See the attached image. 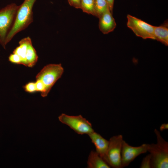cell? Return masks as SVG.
<instances>
[{
	"instance_id": "obj_1",
	"label": "cell",
	"mask_w": 168,
	"mask_h": 168,
	"mask_svg": "<svg viewBox=\"0 0 168 168\" xmlns=\"http://www.w3.org/2000/svg\"><path fill=\"white\" fill-rule=\"evenodd\" d=\"M36 0H24L19 6L14 24L6 40L9 42L18 33L26 28L33 21L32 9Z\"/></svg>"
},
{
	"instance_id": "obj_2",
	"label": "cell",
	"mask_w": 168,
	"mask_h": 168,
	"mask_svg": "<svg viewBox=\"0 0 168 168\" xmlns=\"http://www.w3.org/2000/svg\"><path fill=\"white\" fill-rule=\"evenodd\" d=\"M156 143L148 144L147 152L151 155V168L168 167V142L162 137L160 132L155 129Z\"/></svg>"
},
{
	"instance_id": "obj_3",
	"label": "cell",
	"mask_w": 168,
	"mask_h": 168,
	"mask_svg": "<svg viewBox=\"0 0 168 168\" xmlns=\"http://www.w3.org/2000/svg\"><path fill=\"white\" fill-rule=\"evenodd\" d=\"M19 6L12 3L0 10V45L4 49L6 38L14 24Z\"/></svg>"
},
{
	"instance_id": "obj_4",
	"label": "cell",
	"mask_w": 168,
	"mask_h": 168,
	"mask_svg": "<svg viewBox=\"0 0 168 168\" xmlns=\"http://www.w3.org/2000/svg\"><path fill=\"white\" fill-rule=\"evenodd\" d=\"M123 137L119 134L111 137L106 153L103 158L110 167L122 168L121 151Z\"/></svg>"
},
{
	"instance_id": "obj_5",
	"label": "cell",
	"mask_w": 168,
	"mask_h": 168,
	"mask_svg": "<svg viewBox=\"0 0 168 168\" xmlns=\"http://www.w3.org/2000/svg\"><path fill=\"white\" fill-rule=\"evenodd\" d=\"M19 44L13 53L19 57L21 64L29 67H33L37 61L38 56L30 38L28 36L24 38L19 41Z\"/></svg>"
},
{
	"instance_id": "obj_6",
	"label": "cell",
	"mask_w": 168,
	"mask_h": 168,
	"mask_svg": "<svg viewBox=\"0 0 168 168\" xmlns=\"http://www.w3.org/2000/svg\"><path fill=\"white\" fill-rule=\"evenodd\" d=\"M64 69L61 64H51L44 66L37 74L36 79L41 81L48 94L52 87L62 76Z\"/></svg>"
},
{
	"instance_id": "obj_7",
	"label": "cell",
	"mask_w": 168,
	"mask_h": 168,
	"mask_svg": "<svg viewBox=\"0 0 168 168\" xmlns=\"http://www.w3.org/2000/svg\"><path fill=\"white\" fill-rule=\"evenodd\" d=\"M58 118L60 122L79 134L88 135L94 131L91 123L81 115L72 116L63 113Z\"/></svg>"
},
{
	"instance_id": "obj_8",
	"label": "cell",
	"mask_w": 168,
	"mask_h": 168,
	"mask_svg": "<svg viewBox=\"0 0 168 168\" xmlns=\"http://www.w3.org/2000/svg\"><path fill=\"white\" fill-rule=\"evenodd\" d=\"M127 25L137 36L144 39L155 40L154 26L129 14L127 15Z\"/></svg>"
},
{
	"instance_id": "obj_9",
	"label": "cell",
	"mask_w": 168,
	"mask_h": 168,
	"mask_svg": "<svg viewBox=\"0 0 168 168\" xmlns=\"http://www.w3.org/2000/svg\"><path fill=\"white\" fill-rule=\"evenodd\" d=\"M148 145V144L144 143L139 146L134 147L123 140L121 151L122 167L128 166L138 156L146 153Z\"/></svg>"
},
{
	"instance_id": "obj_10",
	"label": "cell",
	"mask_w": 168,
	"mask_h": 168,
	"mask_svg": "<svg viewBox=\"0 0 168 168\" xmlns=\"http://www.w3.org/2000/svg\"><path fill=\"white\" fill-rule=\"evenodd\" d=\"M99 18V27L104 34H107L113 31L116 28L115 20L109 9Z\"/></svg>"
},
{
	"instance_id": "obj_11",
	"label": "cell",
	"mask_w": 168,
	"mask_h": 168,
	"mask_svg": "<svg viewBox=\"0 0 168 168\" xmlns=\"http://www.w3.org/2000/svg\"><path fill=\"white\" fill-rule=\"evenodd\" d=\"M88 135L95 146L96 151L103 159L107 149L109 141L94 131Z\"/></svg>"
},
{
	"instance_id": "obj_12",
	"label": "cell",
	"mask_w": 168,
	"mask_h": 168,
	"mask_svg": "<svg viewBox=\"0 0 168 168\" xmlns=\"http://www.w3.org/2000/svg\"><path fill=\"white\" fill-rule=\"evenodd\" d=\"M87 163L88 168L110 167L96 151L92 150L89 155Z\"/></svg>"
},
{
	"instance_id": "obj_13",
	"label": "cell",
	"mask_w": 168,
	"mask_h": 168,
	"mask_svg": "<svg viewBox=\"0 0 168 168\" xmlns=\"http://www.w3.org/2000/svg\"><path fill=\"white\" fill-rule=\"evenodd\" d=\"M154 34L155 40L166 45L168 44V23L166 21L159 26H154Z\"/></svg>"
},
{
	"instance_id": "obj_14",
	"label": "cell",
	"mask_w": 168,
	"mask_h": 168,
	"mask_svg": "<svg viewBox=\"0 0 168 168\" xmlns=\"http://www.w3.org/2000/svg\"><path fill=\"white\" fill-rule=\"evenodd\" d=\"M109 9L106 0H95V16L100 17Z\"/></svg>"
},
{
	"instance_id": "obj_15",
	"label": "cell",
	"mask_w": 168,
	"mask_h": 168,
	"mask_svg": "<svg viewBox=\"0 0 168 168\" xmlns=\"http://www.w3.org/2000/svg\"><path fill=\"white\" fill-rule=\"evenodd\" d=\"M95 0H81L80 9L88 14L95 16Z\"/></svg>"
},
{
	"instance_id": "obj_16",
	"label": "cell",
	"mask_w": 168,
	"mask_h": 168,
	"mask_svg": "<svg viewBox=\"0 0 168 168\" xmlns=\"http://www.w3.org/2000/svg\"><path fill=\"white\" fill-rule=\"evenodd\" d=\"M35 82L36 91L40 92L42 96L43 97L46 96L48 94L47 92L46 87L42 82L40 80L36 79Z\"/></svg>"
},
{
	"instance_id": "obj_17",
	"label": "cell",
	"mask_w": 168,
	"mask_h": 168,
	"mask_svg": "<svg viewBox=\"0 0 168 168\" xmlns=\"http://www.w3.org/2000/svg\"><path fill=\"white\" fill-rule=\"evenodd\" d=\"M140 168H151V155L149 154L142 159L140 166Z\"/></svg>"
},
{
	"instance_id": "obj_18",
	"label": "cell",
	"mask_w": 168,
	"mask_h": 168,
	"mask_svg": "<svg viewBox=\"0 0 168 168\" xmlns=\"http://www.w3.org/2000/svg\"><path fill=\"white\" fill-rule=\"evenodd\" d=\"M25 91L30 93H33L36 91L35 82H30L26 84L24 86Z\"/></svg>"
},
{
	"instance_id": "obj_19",
	"label": "cell",
	"mask_w": 168,
	"mask_h": 168,
	"mask_svg": "<svg viewBox=\"0 0 168 168\" xmlns=\"http://www.w3.org/2000/svg\"><path fill=\"white\" fill-rule=\"evenodd\" d=\"M8 60L13 63L21 64V61L19 57L17 54L13 53L9 56Z\"/></svg>"
},
{
	"instance_id": "obj_20",
	"label": "cell",
	"mask_w": 168,
	"mask_h": 168,
	"mask_svg": "<svg viewBox=\"0 0 168 168\" xmlns=\"http://www.w3.org/2000/svg\"><path fill=\"white\" fill-rule=\"evenodd\" d=\"M69 4L77 9H80L81 0H68Z\"/></svg>"
},
{
	"instance_id": "obj_21",
	"label": "cell",
	"mask_w": 168,
	"mask_h": 168,
	"mask_svg": "<svg viewBox=\"0 0 168 168\" xmlns=\"http://www.w3.org/2000/svg\"><path fill=\"white\" fill-rule=\"evenodd\" d=\"M109 10L112 13L114 7V0H106Z\"/></svg>"
},
{
	"instance_id": "obj_22",
	"label": "cell",
	"mask_w": 168,
	"mask_h": 168,
	"mask_svg": "<svg viewBox=\"0 0 168 168\" xmlns=\"http://www.w3.org/2000/svg\"><path fill=\"white\" fill-rule=\"evenodd\" d=\"M168 129V123H164L161 124L160 127V130L161 131H162L164 130Z\"/></svg>"
}]
</instances>
